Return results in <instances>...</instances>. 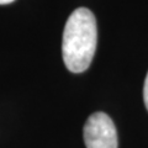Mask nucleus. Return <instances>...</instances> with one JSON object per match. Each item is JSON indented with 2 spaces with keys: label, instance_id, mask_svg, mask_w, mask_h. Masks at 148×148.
Listing matches in <instances>:
<instances>
[{
  "label": "nucleus",
  "instance_id": "obj_1",
  "mask_svg": "<svg viewBox=\"0 0 148 148\" xmlns=\"http://www.w3.org/2000/svg\"><path fill=\"white\" fill-rule=\"evenodd\" d=\"M98 43L95 16L89 9H75L64 26L62 56L68 71L82 73L89 68Z\"/></svg>",
  "mask_w": 148,
  "mask_h": 148
},
{
  "label": "nucleus",
  "instance_id": "obj_2",
  "mask_svg": "<svg viewBox=\"0 0 148 148\" xmlns=\"http://www.w3.org/2000/svg\"><path fill=\"white\" fill-rule=\"evenodd\" d=\"M86 148H117V132L114 121L105 112H94L84 125Z\"/></svg>",
  "mask_w": 148,
  "mask_h": 148
},
{
  "label": "nucleus",
  "instance_id": "obj_3",
  "mask_svg": "<svg viewBox=\"0 0 148 148\" xmlns=\"http://www.w3.org/2000/svg\"><path fill=\"white\" fill-rule=\"evenodd\" d=\"M143 99H145V105L148 110V73L146 75V80H145V88H143Z\"/></svg>",
  "mask_w": 148,
  "mask_h": 148
},
{
  "label": "nucleus",
  "instance_id": "obj_4",
  "mask_svg": "<svg viewBox=\"0 0 148 148\" xmlns=\"http://www.w3.org/2000/svg\"><path fill=\"white\" fill-rule=\"evenodd\" d=\"M15 0H0V5H6V4H10Z\"/></svg>",
  "mask_w": 148,
  "mask_h": 148
}]
</instances>
